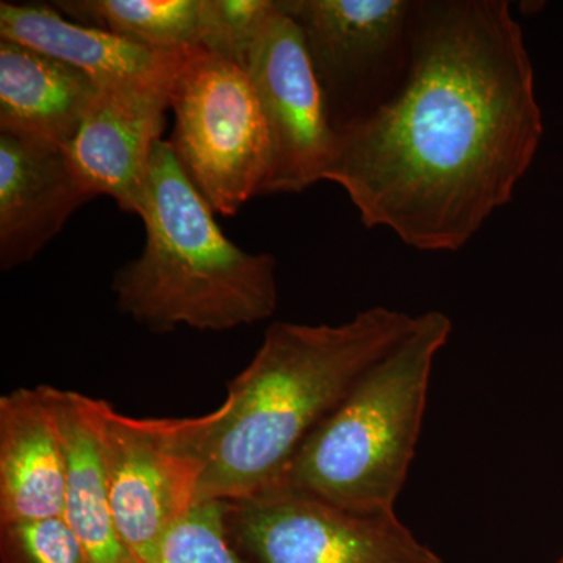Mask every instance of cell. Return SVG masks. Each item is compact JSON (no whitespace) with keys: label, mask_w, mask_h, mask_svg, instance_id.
<instances>
[{"label":"cell","mask_w":563,"mask_h":563,"mask_svg":"<svg viewBox=\"0 0 563 563\" xmlns=\"http://www.w3.org/2000/svg\"><path fill=\"white\" fill-rule=\"evenodd\" d=\"M144 244L114 274L118 310L152 333L224 332L272 318L276 261L231 242L192 187L168 141L152 154L139 211Z\"/></svg>","instance_id":"3"},{"label":"cell","mask_w":563,"mask_h":563,"mask_svg":"<svg viewBox=\"0 0 563 563\" xmlns=\"http://www.w3.org/2000/svg\"><path fill=\"white\" fill-rule=\"evenodd\" d=\"M111 510L139 563H157L163 543L198 504L206 472L207 415L136 418L91 398Z\"/></svg>","instance_id":"6"},{"label":"cell","mask_w":563,"mask_h":563,"mask_svg":"<svg viewBox=\"0 0 563 563\" xmlns=\"http://www.w3.org/2000/svg\"><path fill=\"white\" fill-rule=\"evenodd\" d=\"M172 110L174 157L214 213L233 217L263 196L272 135L242 66L192 49L174 84Z\"/></svg>","instance_id":"5"},{"label":"cell","mask_w":563,"mask_h":563,"mask_svg":"<svg viewBox=\"0 0 563 563\" xmlns=\"http://www.w3.org/2000/svg\"><path fill=\"white\" fill-rule=\"evenodd\" d=\"M543 136L536 74L504 0H417L409 76L336 135L324 181L366 228L424 252L462 250L512 199Z\"/></svg>","instance_id":"1"},{"label":"cell","mask_w":563,"mask_h":563,"mask_svg":"<svg viewBox=\"0 0 563 563\" xmlns=\"http://www.w3.org/2000/svg\"><path fill=\"white\" fill-rule=\"evenodd\" d=\"M70 21L161 51L202 49L207 0H58Z\"/></svg>","instance_id":"16"},{"label":"cell","mask_w":563,"mask_h":563,"mask_svg":"<svg viewBox=\"0 0 563 563\" xmlns=\"http://www.w3.org/2000/svg\"><path fill=\"white\" fill-rule=\"evenodd\" d=\"M451 329L442 312L415 317L409 332L310 433L277 487L352 512H396L420 442L433 363Z\"/></svg>","instance_id":"4"},{"label":"cell","mask_w":563,"mask_h":563,"mask_svg":"<svg viewBox=\"0 0 563 563\" xmlns=\"http://www.w3.org/2000/svg\"><path fill=\"white\" fill-rule=\"evenodd\" d=\"M172 95L154 88H99L80 131L66 150L92 198L109 196L139 214L152 154L162 141Z\"/></svg>","instance_id":"10"},{"label":"cell","mask_w":563,"mask_h":563,"mask_svg":"<svg viewBox=\"0 0 563 563\" xmlns=\"http://www.w3.org/2000/svg\"><path fill=\"white\" fill-rule=\"evenodd\" d=\"M415 317L369 307L342 324L274 322L250 365L207 413L198 504L235 503L280 484L310 433L412 328Z\"/></svg>","instance_id":"2"},{"label":"cell","mask_w":563,"mask_h":563,"mask_svg":"<svg viewBox=\"0 0 563 563\" xmlns=\"http://www.w3.org/2000/svg\"><path fill=\"white\" fill-rule=\"evenodd\" d=\"M0 40L51 55L87 74L99 88L144 87L169 95L192 51L152 49L38 3H0Z\"/></svg>","instance_id":"12"},{"label":"cell","mask_w":563,"mask_h":563,"mask_svg":"<svg viewBox=\"0 0 563 563\" xmlns=\"http://www.w3.org/2000/svg\"><path fill=\"white\" fill-rule=\"evenodd\" d=\"M225 521L251 563H443L396 512H352L291 488L228 503Z\"/></svg>","instance_id":"8"},{"label":"cell","mask_w":563,"mask_h":563,"mask_svg":"<svg viewBox=\"0 0 563 563\" xmlns=\"http://www.w3.org/2000/svg\"><path fill=\"white\" fill-rule=\"evenodd\" d=\"M303 43L339 135L395 98L409 76L417 0H279Z\"/></svg>","instance_id":"7"},{"label":"cell","mask_w":563,"mask_h":563,"mask_svg":"<svg viewBox=\"0 0 563 563\" xmlns=\"http://www.w3.org/2000/svg\"><path fill=\"white\" fill-rule=\"evenodd\" d=\"M65 446V518L87 563H139L122 542L107 490L91 398L46 385Z\"/></svg>","instance_id":"15"},{"label":"cell","mask_w":563,"mask_h":563,"mask_svg":"<svg viewBox=\"0 0 563 563\" xmlns=\"http://www.w3.org/2000/svg\"><path fill=\"white\" fill-rule=\"evenodd\" d=\"M0 563H87L65 518L0 525Z\"/></svg>","instance_id":"19"},{"label":"cell","mask_w":563,"mask_h":563,"mask_svg":"<svg viewBox=\"0 0 563 563\" xmlns=\"http://www.w3.org/2000/svg\"><path fill=\"white\" fill-rule=\"evenodd\" d=\"M65 446L46 385L0 398V525L60 518L66 503Z\"/></svg>","instance_id":"13"},{"label":"cell","mask_w":563,"mask_h":563,"mask_svg":"<svg viewBox=\"0 0 563 563\" xmlns=\"http://www.w3.org/2000/svg\"><path fill=\"white\" fill-rule=\"evenodd\" d=\"M243 69L272 135V172L263 195H298L324 181L336 133L301 29L282 11L279 0Z\"/></svg>","instance_id":"9"},{"label":"cell","mask_w":563,"mask_h":563,"mask_svg":"<svg viewBox=\"0 0 563 563\" xmlns=\"http://www.w3.org/2000/svg\"><path fill=\"white\" fill-rule=\"evenodd\" d=\"M99 87L81 70L24 44L0 40V131L66 151Z\"/></svg>","instance_id":"14"},{"label":"cell","mask_w":563,"mask_h":563,"mask_svg":"<svg viewBox=\"0 0 563 563\" xmlns=\"http://www.w3.org/2000/svg\"><path fill=\"white\" fill-rule=\"evenodd\" d=\"M277 11V0H207L202 51L244 66L263 29Z\"/></svg>","instance_id":"18"},{"label":"cell","mask_w":563,"mask_h":563,"mask_svg":"<svg viewBox=\"0 0 563 563\" xmlns=\"http://www.w3.org/2000/svg\"><path fill=\"white\" fill-rule=\"evenodd\" d=\"M225 517L228 503L196 504L166 537L157 563H251L233 547Z\"/></svg>","instance_id":"17"},{"label":"cell","mask_w":563,"mask_h":563,"mask_svg":"<svg viewBox=\"0 0 563 563\" xmlns=\"http://www.w3.org/2000/svg\"><path fill=\"white\" fill-rule=\"evenodd\" d=\"M91 199L60 147L0 131V269L32 262Z\"/></svg>","instance_id":"11"},{"label":"cell","mask_w":563,"mask_h":563,"mask_svg":"<svg viewBox=\"0 0 563 563\" xmlns=\"http://www.w3.org/2000/svg\"><path fill=\"white\" fill-rule=\"evenodd\" d=\"M554 563H563V551L561 555H559L558 561H555Z\"/></svg>","instance_id":"20"}]
</instances>
